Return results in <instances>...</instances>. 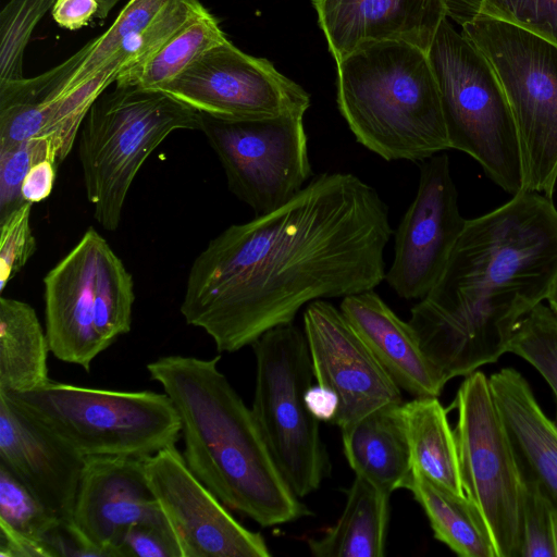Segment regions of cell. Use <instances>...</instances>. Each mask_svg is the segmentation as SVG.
<instances>
[{
    "label": "cell",
    "mask_w": 557,
    "mask_h": 557,
    "mask_svg": "<svg viewBox=\"0 0 557 557\" xmlns=\"http://www.w3.org/2000/svg\"><path fill=\"white\" fill-rule=\"evenodd\" d=\"M55 0H10L0 13V85L20 81L29 38Z\"/></svg>",
    "instance_id": "34"
},
{
    "label": "cell",
    "mask_w": 557,
    "mask_h": 557,
    "mask_svg": "<svg viewBox=\"0 0 557 557\" xmlns=\"http://www.w3.org/2000/svg\"><path fill=\"white\" fill-rule=\"evenodd\" d=\"M330 53L338 62L376 42H405L429 51L447 18L446 0H313Z\"/></svg>",
    "instance_id": "19"
},
{
    "label": "cell",
    "mask_w": 557,
    "mask_h": 557,
    "mask_svg": "<svg viewBox=\"0 0 557 557\" xmlns=\"http://www.w3.org/2000/svg\"><path fill=\"white\" fill-rule=\"evenodd\" d=\"M228 189L256 215L288 202L312 177L304 114L226 120L200 112V127Z\"/></svg>",
    "instance_id": "11"
},
{
    "label": "cell",
    "mask_w": 557,
    "mask_h": 557,
    "mask_svg": "<svg viewBox=\"0 0 557 557\" xmlns=\"http://www.w3.org/2000/svg\"><path fill=\"white\" fill-rule=\"evenodd\" d=\"M425 512L434 536L461 557H496L494 544L476 506L458 494L411 471L405 487Z\"/></svg>",
    "instance_id": "26"
},
{
    "label": "cell",
    "mask_w": 557,
    "mask_h": 557,
    "mask_svg": "<svg viewBox=\"0 0 557 557\" xmlns=\"http://www.w3.org/2000/svg\"><path fill=\"white\" fill-rule=\"evenodd\" d=\"M461 32L485 57L508 101L523 190L552 198L557 183V45L506 21L476 15Z\"/></svg>",
    "instance_id": "8"
},
{
    "label": "cell",
    "mask_w": 557,
    "mask_h": 557,
    "mask_svg": "<svg viewBox=\"0 0 557 557\" xmlns=\"http://www.w3.org/2000/svg\"><path fill=\"white\" fill-rule=\"evenodd\" d=\"M403 403L380 407L341 429L355 474L389 494L405 487L412 470Z\"/></svg>",
    "instance_id": "23"
},
{
    "label": "cell",
    "mask_w": 557,
    "mask_h": 557,
    "mask_svg": "<svg viewBox=\"0 0 557 557\" xmlns=\"http://www.w3.org/2000/svg\"><path fill=\"white\" fill-rule=\"evenodd\" d=\"M99 3L98 18L103 20L108 16L110 11L117 4L120 0H97Z\"/></svg>",
    "instance_id": "44"
},
{
    "label": "cell",
    "mask_w": 557,
    "mask_h": 557,
    "mask_svg": "<svg viewBox=\"0 0 557 557\" xmlns=\"http://www.w3.org/2000/svg\"><path fill=\"white\" fill-rule=\"evenodd\" d=\"M220 360L171 355L146 366L177 411L187 467L227 508L261 527L310 516L280 471L252 410L220 371Z\"/></svg>",
    "instance_id": "3"
},
{
    "label": "cell",
    "mask_w": 557,
    "mask_h": 557,
    "mask_svg": "<svg viewBox=\"0 0 557 557\" xmlns=\"http://www.w3.org/2000/svg\"><path fill=\"white\" fill-rule=\"evenodd\" d=\"M205 9L198 0H168L135 39L131 58L121 67L115 85H128L147 61L175 33Z\"/></svg>",
    "instance_id": "35"
},
{
    "label": "cell",
    "mask_w": 557,
    "mask_h": 557,
    "mask_svg": "<svg viewBox=\"0 0 557 557\" xmlns=\"http://www.w3.org/2000/svg\"><path fill=\"white\" fill-rule=\"evenodd\" d=\"M0 557H52V555L44 545L0 524Z\"/></svg>",
    "instance_id": "42"
},
{
    "label": "cell",
    "mask_w": 557,
    "mask_h": 557,
    "mask_svg": "<svg viewBox=\"0 0 557 557\" xmlns=\"http://www.w3.org/2000/svg\"><path fill=\"white\" fill-rule=\"evenodd\" d=\"M557 278V209L522 190L467 220L441 276L410 310L421 347L444 379L467 376L508 352L519 321Z\"/></svg>",
    "instance_id": "2"
},
{
    "label": "cell",
    "mask_w": 557,
    "mask_h": 557,
    "mask_svg": "<svg viewBox=\"0 0 557 557\" xmlns=\"http://www.w3.org/2000/svg\"><path fill=\"white\" fill-rule=\"evenodd\" d=\"M199 127L200 112L161 90L115 85L103 91L76 140L86 196L98 224L116 231L146 159L171 133Z\"/></svg>",
    "instance_id": "5"
},
{
    "label": "cell",
    "mask_w": 557,
    "mask_h": 557,
    "mask_svg": "<svg viewBox=\"0 0 557 557\" xmlns=\"http://www.w3.org/2000/svg\"><path fill=\"white\" fill-rule=\"evenodd\" d=\"M134 301L133 276L104 239L98 256L95 326L106 349L131 331Z\"/></svg>",
    "instance_id": "29"
},
{
    "label": "cell",
    "mask_w": 557,
    "mask_h": 557,
    "mask_svg": "<svg viewBox=\"0 0 557 557\" xmlns=\"http://www.w3.org/2000/svg\"><path fill=\"white\" fill-rule=\"evenodd\" d=\"M460 26L476 15L509 22L557 45V0H446Z\"/></svg>",
    "instance_id": "30"
},
{
    "label": "cell",
    "mask_w": 557,
    "mask_h": 557,
    "mask_svg": "<svg viewBox=\"0 0 557 557\" xmlns=\"http://www.w3.org/2000/svg\"><path fill=\"white\" fill-rule=\"evenodd\" d=\"M519 557H556L552 507L539 488L527 481H523Z\"/></svg>",
    "instance_id": "38"
},
{
    "label": "cell",
    "mask_w": 557,
    "mask_h": 557,
    "mask_svg": "<svg viewBox=\"0 0 557 557\" xmlns=\"http://www.w3.org/2000/svg\"><path fill=\"white\" fill-rule=\"evenodd\" d=\"M508 352L528 361L545 379L555 396L557 425V313L542 302L535 306L517 324Z\"/></svg>",
    "instance_id": "33"
},
{
    "label": "cell",
    "mask_w": 557,
    "mask_h": 557,
    "mask_svg": "<svg viewBox=\"0 0 557 557\" xmlns=\"http://www.w3.org/2000/svg\"><path fill=\"white\" fill-rule=\"evenodd\" d=\"M16 409L83 457L146 458L175 446L181 421L169 396L49 380L28 392L2 393Z\"/></svg>",
    "instance_id": "6"
},
{
    "label": "cell",
    "mask_w": 557,
    "mask_h": 557,
    "mask_svg": "<svg viewBox=\"0 0 557 557\" xmlns=\"http://www.w3.org/2000/svg\"><path fill=\"white\" fill-rule=\"evenodd\" d=\"M391 494L356 475L344 510L320 536L307 541L315 557H384Z\"/></svg>",
    "instance_id": "24"
},
{
    "label": "cell",
    "mask_w": 557,
    "mask_h": 557,
    "mask_svg": "<svg viewBox=\"0 0 557 557\" xmlns=\"http://www.w3.org/2000/svg\"><path fill=\"white\" fill-rule=\"evenodd\" d=\"M522 480L534 484L557 513V425L547 418L525 377L504 368L490 377Z\"/></svg>",
    "instance_id": "22"
},
{
    "label": "cell",
    "mask_w": 557,
    "mask_h": 557,
    "mask_svg": "<svg viewBox=\"0 0 557 557\" xmlns=\"http://www.w3.org/2000/svg\"><path fill=\"white\" fill-rule=\"evenodd\" d=\"M120 557H182L170 528L136 524L125 533L119 548Z\"/></svg>",
    "instance_id": "39"
},
{
    "label": "cell",
    "mask_w": 557,
    "mask_h": 557,
    "mask_svg": "<svg viewBox=\"0 0 557 557\" xmlns=\"http://www.w3.org/2000/svg\"><path fill=\"white\" fill-rule=\"evenodd\" d=\"M467 220L460 214L449 158L436 153L420 164L414 199L395 233L385 281L403 299L420 300L441 276Z\"/></svg>",
    "instance_id": "14"
},
{
    "label": "cell",
    "mask_w": 557,
    "mask_h": 557,
    "mask_svg": "<svg viewBox=\"0 0 557 557\" xmlns=\"http://www.w3.org/2000/svg\"><path fill=\"white\" fill-rule=\"evenodd\" d=\"M227 40L219 21L205 9L175 33L128 85L158 90L181 75L200 55Z\"/></svg>",
    "instance_id": "28"
},
{
    "label": "cell",
    "mask_w": 557,
    "mask_h": 557,
    "mask_svg": "<svg viewBox=\"0 0 557 557\" xmlns=\"http://www.w3.org/2000/svg\"><path fill=\"white\" fill-rule=\"evenodd\" d=\"M85 457L0 394V465L58 519L71 522Z\"/></svg>",
    "instance_id": "20"
},
{
    "label": "cell",
    "mask_w": 557,
    "mask_h": 557,
    "mask_svg": "<svg viewBox=\"0 0 557 557\" xmlns=\"http://www.w3.org/2000/svg\"><path fill=\"white\" fill-rule=\"evenodd\" d=\"M411 466L417 472L458 494H465L457 443L438 397H413L401 406Z\"/></svg>",
    "instance_id": "27"
},
{
    "label": "cell",
    "mask_w": 557,
    "mask_h": 557,
    "mask_svg": "<svg viewBox=\"0 0 557 557\" xmlns=\"http://www.w3.org/2000/svg\"><path fill=\"white\" fill-rule=\"evenodd\" d=\"M63 523L21 481L0 465V524L47 547Z\"/></svg>",
    "instance_id": "31"
},
{
    "label": "cell",
    "mask_w": 557,
    "mask_h": 557,
    "mask_svg": "<svg viewBox=\"0 0 557 557\" xmlns=\"http://www.w3.org/2000/svg\"><path fill=\"white\" fill-rule=\"evenodd\" d=\"M166 1L131 0L111 26L101 36L91 39L90 49L67 83L64 94L95 74L120 50L127 48L148 26Z\"/></svg>",
    "instance_id": "32"
},
{
    "label": "cell",
    "mask_w": 557,
    "mask_h": 557,
    "mask_svg": "<svg viewBox=\"0 0 557 557\" xmlns=\"http://www.w3.org/2000/svg\"><path fill=\"white\" fill-rule=\"evenodd\" d=\"M304 333L313 376L338 398L333 424L342 429L380 407L403 403L401 389L339 308L325 299L307 305Z\"/></svg>",
    "instance_id": "15"
},
{
    "label": "cell",
    "mask_w": 557,
    "mask_h": 557,
    "mask_svg": "<svg viewBox=\"0 0 557 557\" xmlns=\"http://www.w3.org/2000/svg\"><path fill=\"white\" fill-rule=\"evenodd\" d=\"M305 401L319 421L333 422L338 409V398L333 391L320 384L311 385L305 394Z\"/></svg>",
    "instance_id": "43"
},
{
    "label": "cell",
    "mask_w": 557,
    "mask_h": 557,
    "mask_svg": "<svg viewBox=\"0 0 557 557\" xmlns=\"http://www.w3.org/2000/svg\"><path fill=\"white\" fill-rule=\"evenodd\" d=\"M148 485L182 557H269L264 537L240 524L190 471L175 446L144 459Z\"/></svg>",
    "instance_id": "13"
},
{
    "label": "cell",
    "mask_w": 557,
    "mask_h": 557,
    "mask_svg": "<svg viewBox=\"0 0 557 557\" xmlns=\"http://www.w3.org/2000/svg\"><path fill=\"white\" fill-rule=\"evenodd\" d=\"M84 58L85 52L78 50L40 74L55 82L63 95L45 104L34 103L20 95L18 86L25 77L0 85V147L38 141L52 149L59 163L69 156L88 110L115 81L114 70L103 66L64 94Z\"/></svg>",
    "instance_id": "18"
},
{
    "label": "cell",
    "mask_w": 557,
    "mask_h": 557,
    "mask_svg": "<svg viewBox=\"0 0 557 557\" xmlns=\"http://www.w3.org/2000/svg\"><path fill=\"white\" fill-rule=\"evenodd\" d=\"M45 159L59 163L45 143L25 141L0 147V219L25 203L21 196L22 182L28 170Z\"/></svg>",
    "instance_id": "37"
},
{
    "label": "cell",
    "mask_w": 557,
    "mask_h": 557,
    "mask_svg": "<svg viewBox=\"0 0 557 557\" xmlns=\"http://www.w3.org/2000/svg\"><path fill=\"white\" fill-rule=\"evenodd\" d=\"M252 348L251 410L283 476L299 498L306 497L331 471L320 421L305 401L313 377L306 335L293 323L280 325L265 332Z\"/></svg>",
    "instance_id": "9"
},
{
    "label": "cell",
    "mask_w": 557,
    "mask_h": 557,
    "mask_svg": "<svg viewBox=\"0 0 557 557\" xmlns=\"http://www.w3.org/2000/svg\"><path fill=\"white\" fill-rule=\"evenodd\" d=\"M388 206L351 173H320L288 202L233 224L191 263L181 313L219 352L252 345L319 299L384 280Z\"/></svg>",
    "instance_id": "1"
},
{
    "label": "cell",
    "mask_w": 557,
    "mask_h": 557,
    "mask_svg": "<svg viewBox=\"0 0 557 557\" xmlns=\"http://www.w3.org/2000/svg\"><path fill=\"white\" fill-rule=\"evenodd\" d=\"M549 304V307L557 313V278L554 282V285L546 298Z\"/></svg>",
    "instance_id": "45"
},
{
    "label": "cell",
    "mask_w": 557,
    "mask_h": 557,
    "mask_svg": "<svg viewBox=\"0 0 557 557\" xmlns=\"http://www.w3.org/2000/svg\"><path fill=\"white\" fill-rule=\"evenodd\" d=\"M337 65V106L356 140L385 161L421 162L450 149L428 52L366 45Z\"/></svg>",
    "instance_id": "4"
},
{
    "label": "cell",
    "mask_w": 557,
    "mask_h": 557,
    "mask_svg": "<svg viewBox=\"0 0 557 557\" xmlns=\"http://www.w3.org/2000/svg\"><path fill=\"white\" fill-rule=\"evenodd\" d=\"M341 311L396 385L413 397H438L447 383L409 321L373 290L343 298Z\"/></svg>",
    "instance_id": "21"
},
{
    "label": "cell",
    "mask_w": 557,
    "mask_h": 557,
    "mask_svg": "<svg viewBox=\"0 0 557 557\" xmlns=\"http://www.w3.org/2000/svg\"><path fill=\"white\" fill-rule=\"evenodd\" d=\"M440 89L450 149L472 157L511 196L523 190L516 124L491 64L445 18L428 51Z\"/></svg>",
    "instance_id": "7"
},
{
    "label": "cell",
    "mask_w": 557,
    "mask_h": 557,
    "mask_svg": "<svg viewBox=\"0 0 557 557\" xmlns=\"http://www.w3.org/2000/svg\"><path fill=\"white\" fill-rule=\"evenodd\" d=\"M145 458H85L71 523L101 557H120L127 530L136 524L170 528L146 479Z\"/></svg>",
    "instance_id": "16"
},
{
    "label": "cell",
    "mask_w": 557,
    "mask_h": 557,
    "mask_svg": "<svg viewBox=\"0 0 557 557\" xmlns=\"http://www.w3.org/2000/svg\"><path fill=\"white\" fill-rule=\"evenodd\" d=\"M33 203L25 202L0 219V292L26 265L36 251L30 227Z\"/></svg>",
    "instance_id": "36"
},
{
    "label": "cell",
    "mask_w": 557,
    "mask_h": 557,
    "mask_svg": "<svg viewBox=\"0 0 557 557\" xmlns=\"http://www.w3.org/2000/svg\"><path fill=\"white\" fill-rule=\"evenodd\" d=\"M453 406L463 492L482 515L496 557H519L523 481L488 377L467 375Z\"/></svg>",
    "instance_id": "10"
},
{
    "label": "cell",
    "mask_w": 557,
    "mask_h": 557,
    "mask_svg": "<svg viewBox=\"0 0 557 557\" xmlns=\"http://www.w3.org/2000/svg\"><path fill=\"white\" fill-rule=\"evenodd\" d=\"M98 11L97 0H55L51 9L55 23L70 30L86 26Z\"/></svg>",
    "instance_id": "41"
},
{
    "label": "cell",
    "mask_w": 557,
    "mask_h": 557,
    "mask_svg": "<svg viewBox=\"0 0 557 557\" xmlns=\"http://www.w3.org/2000/svg\"><path fill=\"white\" fill-rule=\"evenodd\" d=\"M198 112L226 120L304 114L310 95L264 58L250 55L228 39L200 55L160 89Z\"/></svg>",
    "instance_id": "12"
},
{
    "label": "cell",
    "mask_w": 557,
    "mask_h": 557,
    "mask_svg": "<svg viewBox=\"0 0 557 557\" xmlns=\"http://www.w3.org/2000/svg\"><path fill=\"white\" fill-rule=\"evenodd\" d=\"M104 238L88 227L78 243L44 277L46 334L50 351L89 371L106 350L95 326L97 265Z\"/></svg>",
    "instance_id": "17"
},
{
    "label": "cell",
    "mask_w": 557,
    "mask_h": 557,
    "mask_svg": "<svg viewBox=\"0 0 557 557\" xmlns=\"http://www.w3.org/2000/svg\"><path fill=\"white\" fill-rule=\"evenodd\" d=\"M59 163L45 159L35 163L21 185V196L25 202L38 203L47 199L53 190Z\"/></svg>",
    "instance_id": "40"
},
{
    "label": "cell",
    "mask_w": 557,
    "mask_h": 557,
    "mask_svg": "<svg viewBox=\"0 0 557 557\" xmlns=\"http://www.w3.org/2000/svg\"><path fill=\"white\" fill-rule=\"evenodd\" d=\"M552 513H553V534H554V543H555L556 557H557V513L553 510V508H552Z\"/></svg>",
    "instance_id": "46"
},
{
    "label": "cell",
    "mask_w": 557,
    "mask_h": 557,
    "mask_svg": "<svg viewBox=\"0 0 557 557\" xmlns=\"http://www.w3.org/2000/svg\"><path fill=\"white\" fill-rule=\"evenodd\" d=\"M48 337L27 302L0 298V392H28L46 384Z\"/></svg>",
    "instance_id": "25"
}]
</instances>
